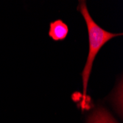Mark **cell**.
Wrapping results in <instances>:
<instances>
[{"label": "cell", "instance_id": "1", "mask_svg": "<svg viewBox=\"0 0 123 123\" xmlns=\"http://www.w3.org/2000/svg\"><path fill=\"white\" fill-rule=\"evenodd\" d=\"M77 10L80 11L85 19L88 34V54L85 67L82 72L83 99L85 101L86 97L88 82L89 77H90L93 63L95 60L97 53L101 49L104 44L106 43L109 40L119 36H122V33L110 32L103 30L101 27L99 26L89 13L86 1H80L79 5L77 6Z\"/></svg>", "mask_w": 123, "mask_h": 123}, {"label": "cell", "instance_id": "2", "mask_svg": "<svg viewBox=\"0 0 123 123\" xmlns=\"http://www.w3.org/2000/svg\"><path fill=\"white\" fill-rule=\"evenodd\" d=\"M69 27L61 20L57 19L49 24V36L55 41H63L68 36Z\"/></svg>", "mask_w": 123, "mask_h": 123}, {"label": "cell", "instance_id": "3", "mask_svg": "<svg viewBox=\"0 0 123 123\" xmlns=\"http://www.w3.org/2000/svg\"><path fill=\"white\" fill-rule=\"evenodd\" d=\"M87 123H118L108 111L103 107L97 108L88 118Z\"/></svg>", "mask_w": 123, "mask_h": 123}]
</instances>
